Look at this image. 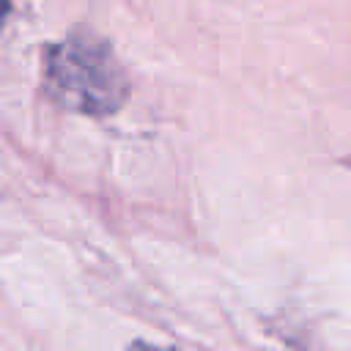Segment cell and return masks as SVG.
Instances as JSON below:
<instances>
[{
    "label": "cell",
    "mask_w": 351,
    "mask_h": 351,
    "mask_svg": "<svg viewBox=\"0 0 351 351\" xmlns=\"http://www.w3.org/2000/svg\"><path fill=\"white\" fill-rule=\"evenodd\" d=\"M8 11H11V0H0V27H3L5 19H8Z\"/></svg>",
    "instance_id": "3"
},
{
    "label": "cell",
    "mask_w": 351,
    "mask_h": 351,
    "mask_svg": "<svg viewBox=\"0 0 351 351\" xmlns=\"http://www.w3.org/2000/svg\"><path fill=\"white\" fill-rule=\"evenodd\" d=\"M49 96L85 115H110L126 99V80L110 47L93 36H71L47 55Z\"/></svg>",
    "instance_id": "1"
},
{
    "label": "cell",
    "mask_w": 351,
    "mask_h": 351,
    "mask_svg": "<svg viewBox=\"0 0 351 351\" xmlns=\"http://www.w3.org/2000/svg\"><path fill=\"white\" fill-rule=\"evenodd\" d=\"M126 351H165V348H156V346H148V343H143V340H137V343H132Z\"/></svg>",
    "instance_id": "2"
}]
</instances>
